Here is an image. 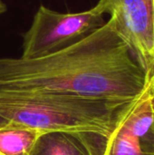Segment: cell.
Returning a JSON list of instances; mask_svg holds the SVG:
<instances>
[{"label": "cell", "mask_w": 154, "mask_h": 155, "mask_svg": "<svg viewBox=\"0 0 154 155\" xmlns=\"http://www.w3.org/2000/svg\"><path fill=\"white\" fill-rule=\"evenodd\" d=\"M150 77L113 16L89 36L57 53L34 59H0V92L132 103L143 93Z\"/></svg>", "instance_id": "obj_1"}, {"label": "cell", "mask_w": 154, "mask_h": 155, "mask_svg": "<svg viewBox=\"0 0 154 155\" xmlns=\"http://www.w3.org/2000/svg\"><path fill=\"white\" fill-rule=\"evenodd\" d=\"M137 100L119 103L54 94L0 92V118L42 133L93 134L108 140Z\"/></svg>", "instance_id": "obj_2"}, {"label": "cell", "mask_w": 154, "mask_h": 155, "mask_svg": "<svg viewBox=\"0 0 154 155\" xmlns=\"http://www.w3.org/2000/svg\"><path fill=\"white\" fill-rule=\"evenodd\" d=\"M104 14L105 9L99 2L78 13L64 14L40 6L25 34L21 58H39L75 45L105 24Z\"/></svg>", "instance_id": "obj_3"}, {"label": "cell", "mask_w": 154, "mask_h": 155, "mask_svg": "<svg viewBox=\"0 0 154 155\" xmlns=\"http://www.w3.org/2000/svg\"><path fill=\"white\" fill-rule=\"evenodd\" d=\"M145 71L154 70V10L152 0H99Z\"/></svg>", "instance_id": "obj_4"}, {"label": "cell", "mask_w": 154, "mask_h": 155, "mask_svg": "<svg viewBox=\"0 0 154 155\" xmlns=\"http://www.w3.org/2000/svg\"><path fill=\"white\" fill-rule=\"evenodd\" d=\"M107 139L93 134L46 132L29 155H103Z\"/></svg>", "instance_id": "obj_5"}, {"label": "cell", "mask_w": 154, "mask_h": 155, "mask_svg": "<svg viewBox=\"0 0 154 155\" xmlns=\"http://www.w3.org/2000/svg\"><path fill=\"white\" fill-rule=\"evenodd\" d=\"M43 133L16 123L0 126V152L5 155H29Z\"/></svg>", "instance_id": "obj_6"}, {"label": "cell", "mask_w": 154, "mask_h": 155, "mask_svg": "<svg viewBox=\"0 0 154 155\" xmlns=\"http://www.w3.org/2000/svg\"><path fill=\"white\" fill-rule=\"evenodd\" d=\"M153 122L154 108L150 77L145 90L123 121L122 127L130 134L141 140L148 134Z\"/></svg>", "instance_id": "obj_7"}, {"label": "cell", "mask_w": 154, "mask_h": 155, "mask_svg": "<svg viewBox=\"0 0 154 155\" xmlns=\"http://www.w3.org/2000/svg\"><path fill=\"white\" fill-rule=\"evenodd\" d=\"M123 121L106 141L103 155H150L143 150L139 138L133 136L122 127Z\"/></svg>", "instance_id": "obj_8"}, {"label": "cell", "mask_w": 154, "mask_h": 155, "mask_svg": "<svg viewBox=\"0 0 154 155\" xmlns=\"http://www.w3.org/2000/svg\"><path fill=\"white\" fill-rule=\"evenodd\" d=\"M143 151L150 155H154V122L148 134L140 140Z\"/></svg>", "instance_id": "obj_9"}, {"label": "cell", "mask_w": 154, "mask_h": 155, "mask_svg": "<svg viewBox=\"0 0 154 155\" xmlns=\"http://www.w3.org/2000/svg\"><path fill=\"white\" fill-rule=\"evenodd\" d=\"M151 84H152V104L154 108V70L151 74Z\"/></svg>", "instance_id": "obj_10"}, {"label": "cell", "mask_w": 154, "mask_h": 155, "mask_svg": "<svg viewBox=\"0 0 154 155\" xmlns=\"http://www.w3.org/2000/svg\"><path fill=\"white\" fill-rule=\"evenodd\" d=\"M5 11V5L3 4V2L0 0V14H2Z\"/></svg>", "instance_id": "obj_11"}, {"label": "cell", "mask_w": 154, "mask_h": 155, "mask_svg": "<svg viewBox=\"0 0 154 155\" xmlns=\"http://www.w3.org/2000/svg\"><path fill=\"white\" fill-rule=\"evenodd\" d=\"M7 122L6 121H5L4 119H2V118H0V126H2V125H4V124H5Z\"/></svg>", "instance_id": "obj_12"}, {"label": "cell", "mask_w": 154, "mask_h": 155, "mask_svg": "<svg viewBox=\"0 0 154 155\" xmlns=\"http://www.w3.org/2000/svg\"><path fill=\"white\" fill-rule=\"evenodd\" d=\"M152 5H153V10H154V0H152Z\"/></svg>", "instance_id": "obj_13"}, {"label": "cell", "mask_w": 154, "mask_h": 155, "mask_svg": "<svg viewBox=\"0 0 154 155\" xmlns=\"http://www.w3.org/2000/svg\"><path fill=\"white\" fill-rule=\"evenodd\" d=\"M0 155H5V154H4V153H2L0 152Z\"/></svg>", "instance_id": "obj_14"}]
</instances>
